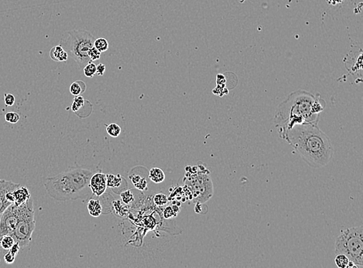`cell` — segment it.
<instances>
[{"label": "cell", "instance_id": "cell-1", "mask_svg": "<svg viewBox=\"0 0 363 268\" xmlns=\"http://www.w3.org/2000/svg\"><path fill=\"white\" fill-rule=\"evenodd\" d=\"M281 139L293 147L310 167H325L334 156L331 140L317 125H295L285 131Z\"/></svg>", "mask_w": 363, "mask_h": 268}, {"label": "cell", "instance_id": "cell-2", "mask_svg": "<svg viewBox=\"0 0 363 268\" xmlns=\"http://www.w3.org/2000/svg\"><path fill=\"white\" fill-rule=\"evenodd\" d=\"M326 107V102L320 95L297 90L281 103L276 110L274 123L282 138L285 131L295 125H318L320 115Z\"/></svg>", "mask_w": 363, "mask_h": 268}, {"label": "cell", "instance_id": "cell-3", "mask_svg": "<svg viewBox=\"0 0 363 268\" xmlns=\"http://www.w3.org/2000/svg\"><path fill=\"white\" fill-rule=\"evenodd\" d=\"M93 173L82 168H75L49 177L44 187L50 197L57 201H75L90 196L89 183Z\"/></svg>", "mask_w": 363, "mask_h": 268}, {"label": "cell", "instance_id": "cell-4", "mask_svg": "<svg viewBox=\"0 0 363 268\" xmlns=\"http://www.w3.org/2000/svg\"><path fill=\"white\" fill-rule=\"evenodd\" d=\"M95 40L93 35L88 31L75 30L67 32L61 39L59 45L72 57L79 67L83 69L87 63L92 62L88 57V51L94 47Z\"/></svg>", "mask_w": 363, "mask_h": 268}, {"label": "cell", "instance_id": "cell-5", "mask_svg": "<svg viewBox=\"0 0 363 268\" xmlns=\"http://www.w3.org/2000/svg\"><path fill=\"white\" fill-rule=\"evenodd\" d=\"M335 253L347 256L356 267H363V226H354L341 231L335 241Z\"/></svg>", "mask_w": 363, "mask_h": 268}, {"label": "cell", "instance_id": "cell-6", "mask_svg": "<svg viewBox=\"0 0 363 268\" xmlns=\"http://www.w3.org/2000/svg\"><path fill=\"white\" fill-rule=\"evenodd\" d=\"M192 170L187 169L184 183L189 189L196 204H205L214 194V188L210 173L205 168L194 167Z\"/></svg>", "mask_w": 363, "mask_h": 268}, {"label": "cell", "instance_id": "cell-7", "mask_svg": "<svg viewBox=\"0 0 363 268\" xmlns=\"http://www.w3.org/2000/svg\"><path fill=\"white\" fill-rule=\"evenodd\" d=\"M35 227L33 201L31 197L26 203L19 205V220L12 236L23 248L31 243Z\"/></svg>", "mask_w": 363, "mask_h": 268}, {"label": "cell", "instance_id": "cell-8", "mask_svg": "<svg viewBox=\"0 0 363 268\" xmlns=\"http://www.w3.org/2000/svg\"><path fill=\"white\" fill-rule=\"evenodd\" d=\"M19 220V206L10 204L0 217V230L3 235H11Z\"/></svg>", "mask_w": 363, "mask_h": 268}, {"label": "cell", "instance_id": "cell-9", "mask_svg": "<svg viewBox=\"0 0 363 268\" xmlns=\"http://www.w3.org/2000/svg\"><path fill=\"white\" fill-rule=\"evenodd\" d=\"M20 187L18 183H14L12 181H6L0 179V217L6 208L12 204L10 202L6 200V195L10 191L15 190L16 189Z\"/></svg>", "mask_w": 363, "mask_h": 268}, {"label": "cell", "instance_id": "cell-10", "mask_svg": "<svg viewBox=\"0 0 363 268\" xmlns=\"http://www.w3.org/2000/svg\"><path fill=\"white\" fill-rule=\"evenodd\" d=\"M89 187L94 195L97 196H102L107 189L106 175L102 173L93 174L91 177Z\"/></svg>", "mask_w": 363, "mask_h": 268}, {"label": "cell", "instance_id": "cell-11", "mask_svg": "<svg viewBox=\"0 0 363 268\" xmlns=\"http://www.w3.org/2000/svg\"><path fill=\"white\" fill-rule=\"evenodd\" d=\"M14 193L15 196V202L14 204L17 206L26 203L31 197V193L26 187H18L14 191Z\"/></svg>", "mask_w": 363, "mask_h": 268}, {"label": "cell", "instance_id": "cell-12", "mask_svg": "<svg viewBox=\"0 0 363 268\" xmlns=\"http://www.w3.org/2000/svg\"><path fill=\"white\" fill-rule=\"evenodd\" d=\"M50 57L53 61L64 62L68 58V54L61 45L54 47L50 49Z\"/></svg>", "mask_w": 363, "mask_h": 268}, {"label": "cell", "instance_id": "cell-13", "mask_svg": "<svg viewBox=\"0 0 363 268\" xmlns=\"http://www.w3.org/2000/svg\"><path fill=\"white\" fill-rule=\"evenodd\" d=\"M102 205H101V202L98 200H89L88 203V213L91 216L94 217H99L102 213Z\"/></svg>", "mask_w": 363, "mask_h": 268}, {"label": "cell", "instance_id": "cell-14", "mask_svg": "<svg viewBox=\"0 0 363 268\" xmlns=\"http://www.w3.org/2000/svg\"><path fill=\"white\" fill-rule=\"evenodd\" d=\"M125 179L121 176V175H113V174H109L106 175V183H107V187L112 188L114 190L116 189L119 188L122 186V183H125Z\"/></svg>", "mask_w": 363, "mask_h": 268}, {"label": "cell", "instance_id": "cell-15", "mask_svg": "<svg viewBox=\"0 0 363 268\" xmlns=\"http://www.w3.org/2000/svg\"><path fill=\"white\" fill-rule=\"evenodd\" d=\"M85 89H86V85L82 80H77V81L73 82L72 84L70 85V88H69L70 93L75 97V96L81 95L82 94L84 93L85 92Z\"/></svg>", "mask_w": 363, "mask_h": 268}, {"label": "cell", "instance_id": "cell-16", "mask_svg": "<svg viewBox=\"0 0 363 268\" xmlns=\"http://www.w3.org/2000/svg\"><path fill=\"white\" fill-rule=\"evenodd\" d=\"M149 178L154 183H161L165 179V174L160 168H153L149 171Z\"/></svg>", "mask_w": 363, "mask_h": 268}, {"label": "cell", "instance_id": "cell-17", "mask_svg": "<svg viewBox=\"0 0 363 268\" xmlns=\"http://www.w3.org/2000/svg\"><path fill=\"white\" fill-rule=\"evenodd\" d=\"M130 179L133 183L134 187L140 190L144 191L148 189V182L145 178L140 176V175H130Z\"/></svg>", "mask_w": 363, "mask_h": 268}, {"label": "cell", "instance_id": "cell-18", "mask_svg": "<svg viewBox=\"0 0 363 268\" xmlns=\"http://www.w3.org/2000/svg\"><path fill=\"white\" fill-rule=\"evenodd\" d=\"M349 261V259L347 257V256L342 254V253L336 254V257H335V260H334L335 265L339 268H348Z\"/></svg>", "mask_w": 363, "mask_h": 268}, {"label": "cell", "instance_id": "cell-19", "mask_svg": "<svg viewBox=\"0 0 363 268\" xmlns=\"http://www.w3.org/2000/svg\"><path fill=\"white\" fill-rule=\"evenodd\" d=\"M15 242L14 238L11 235H4L0 241V247H2V249L9 251L12 246L15 244Z\"/></svg>", "mask_w": 363, "mask_h": 268}, {"label": "cell", "instance_id": "cell-20", "mask_svg": "<svg viewBox=\"0 0 363 268\" xmlns=\"http://www.w3.org/2000/svg\"><path fill=\"white\" fill-rule=\"evenodd\" d=\"M94 47L99 50V51L105 52L109 49V42L105 38H98L95 40L94 42Z\"/></svg>", "mask_w": 363, "mask_h": 268}, {"label": "cell", "instance_id": "cell-21", "mask_svg": "<svg viewBox=\"0 0 363 268\" xmlns=\"http://www.w3.org/2000/svg\"><path fill=\"white\" fill-rule=\"evenodd\" d=\"M121 131H122V129H121L120 126L117 124L112 123L106 126V131L111 137H118L121 134Z\"/></svg>", "mask_w": 363, "mask_h": 268}, {"label": "cell", "instance_id": "cell-22", "mask_svg": "<svg viewBox=\"0 0 363 268\" xmlns=\"http://www.w3.org/2000/svg\"><path fill=\"white\" fill-rule=\"evenodd\" d=\"M85 101H86L84 100V98L82 96H75V99H74V101H73L72 105H71V110H72L74 112H78L80 109H82V108H83V107L84 106Z\"/></svg>", "mask_w": 363, "mask_h": 268}, {"label": "cell", "instance_id": "cell-23", "mask_svg": "<svg viewBox=\"0 0 363 268\" xmlns=\"http://www.w3.org/2000/svg\"><path fill=\"white\" fill-rule=\"evenodd\" d=\"M96 66L93 62H89L84 66L83 68V71H84V74L87 78H92L95 76V74H96Z\"/></svg>", "mask_w": 363, "mask_h": 268}, {"label": "cell", "instance_id": "cell-24", "mask_svg": "<svg viewBox=\"0 0 363 268\" xmlns=\"http://www.w3.org/2000/svg\"><path fill=\"white\" fill-rule=\"evenodd\" d=\"M119 194H120L121 200H122V203L126 204V205L131 204L134 200L133 195H132V192L130 189L123 190Z\"/></svg>", "mask_w": 363, "mask_h": 268}, {"label": "cell", "instance_id": "cell-25", "mask_svg": "<svg viewBox=\"0 0 363 268\" xmlns=\"http://www.w3.org/2000/svg\"><path fill=\"white\" fill-rule=\"evenodd\" d=\"M5 119L6 122L12 124L17 123L20 119L19 114L16 112H7L5 114Z\"/></svg>", "mask_w": 363, "mask_h": 268}, {"label": "cell", "instance_id": "cell-26", "mask_svg": "<svg viewBox=\"0 0 363 268\" xmlns=\"http://www.w3.org/2000/svg\"><path fill=\"white\" fill-rule=\"evenodd\" d=\"M88 57L90 58L91 61H98L100 59L101 57V52L99 51L95 47H92L89 51H88Z\"/></svg>", "mask_w": 363, "mask_h": 268}, {"label": "cell", "instance_id": "cell-27", "mask_svg": "<svg viewBox=\"0 0 363 268\" xmlns=\"http://www.w3.org/2000/svg\"><path fill=\"white\" fill-rule=\"evenodd\" d=\"M114 206H113V208H114V209H115L116 213L118 214L119 216H123L125 215L126 213V208L123 206V205H122V203H121V201H116L115 203H114Z\"/></svg>", "mask_w": 363, "mask_h": 268}, {"label": "cell", "instance_id": "cell-28", "mask_svg": "<svg viewBox=\"0 0 363 268\" xmlns=\"http://www.w3.org/2000/svg\"><path fill=\"white\" fill-rule=\"evenodd\" d=\"M154 202L157 205H163L168 202V199L166 197V195L160 193V194H157V196H155Z\"/></svg>", "mask_w": 363, "mask_h": 268}, {"label": "cell", "instance_id": "cell-29", "mask_svg": "<svg viewBox=\"0 0 363 268\" xmlns=\"http://www.w3.org/2000/svg\"><path fill=\"white\" fill-rule=\"evenodd\" d=\"M4 101H5V105L6 106H13L15 104V97L12 94H5V95H4Z\"/></svg>", "mask_w": 363, "mask_h": 268}, {"label": "cell", "instance_id": "cell-30", "mask_svg": "<svg viewBox=\"0 0 363 268\" xmlns=\"http://www.w3.org/2000/svg\"><path fill=\"white\" fill-rule=\"evenodd\" d=\"M15 255L13 254V253H12L11 252H10V251H9L7 253L4 255V261H5V262H6V264H8V265H11V264L14 263V261H15Z\"/></svg>", "mask_w": 363, "mask_h": 268}, {"label": "cell", "instance_id": "cell-31", "mask_svg": "<svg viewBox=\"0 0 363 268\" xmlns=\"http://www.w3.org/2000/svg\"><path fill=\"white\" fill-rule=\"evenodd\" d=\"M105 69H106V67H105V64L101 63H99V64L98 65L97 67H96V74H97L98 76H103L105 72Z\"/></svg>", "mask_w": 363, "mask_h": 268}, {"label": "cell", "instance_id": "cell-32", "mask_svg": "<svg viewBox=\"0 0 363 268\" xmlns=\"http://www.w3.org/2000/svg\"><path fill=\"white\" fill-rule=\"evenodd\" d=\"M176 212H174V209L171 207L166 208L165 210V218H170V217H176Z\"/></svg>", "mask_w": 363, "mask_h": 268}, {"label": "cell", "instance_id": "cell-33", "mask_svg": "<svg viewBox=\"0 0 363 268\" xmlns=\"http://www.w3.org/2000/svg\"><path fill=\"white\" fill-rule=\"evenodd\" d=\"M20 246H19V244H18L17 242H15V244H14V245L12 246L11 248H10V250H9V251L10 252H11L14 255H16L18 253H19V250H20Z\"/></svg>", "mask_w": 363, "mask_h": 268}, {"label": "cell", "instance_id": "cell-34", "mask_svg": "<svg viewBox=\"0 0 363 268\" xmlns=\"http://www.w3.org/2000/svg\"><path fill=\"white\" fill-rule=\"evenodd\" d=\"M328 2H329V4L334 6V5H337V4L341 3L342 2V0H328Z\"/></svg>", "mask_w": 363, "mask_h": 268}, {"label": "cell", "instance_id": "cell-35", "mask_svg": "<svg viewBox=\"0 0 363 268\" xmlns=\"http://www.w3.org/2000/svg\"><path fill=\"white\" fill-rule=\"evenodd\" d=\"M4 235L2 234V231H1V230H0V241H1V240H2V236H3Z\"/></svg>", "mask_w": 363, "mask_h": 268}]
</instances>
